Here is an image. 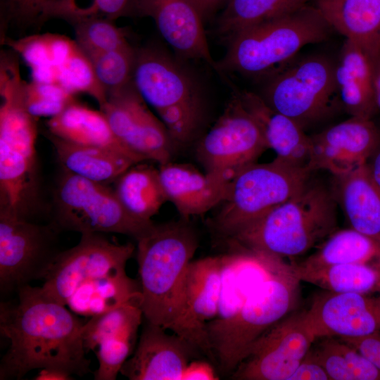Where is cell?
I'll return each mask as SVG.
<instances>
[{
	"label": "cell",
	"instance_id": "obj_11",
	"mask_svg": "<svg viewBox=\"0 0 380 380\" xmlns=\"http://www.w3.org/2000/svg\"><path fill=\"white\" fill-rule=\"evenodd\" d=\"M267 149L257 122L234 93L222 115L198 143L196 155L206 174L229 181Z\"/></svg>",
	"mask_w": 380,
	"mask_h": 380
},
{
	"label": "cell",
	"instance_id": "obj_47",
	"mask_svg": "<svg viewBox=\"0 0 380 380\" xmlns=\"http://www.w3.org/2000/svg\"><path fill=\"white\" fill-rule=\"evenodd\" d=\"M197 11L202 20L210 16L229 0H186Z\"/></svg>",
	"mask_w": 380,
	"mask_h": 380
},
{
	"label": "cell",
	"instance_id": "obj_39",
	"mask_svg": "<svg viewBox=\"0 0 380 380\" xmlns=\"http://www.w3.org/2000/svg\"><path fill=\"white\" fill-rule=\"evenodd\" d=\"M23 99L27 111L34 118L53 117L75 100L73 94L58 83L25 82Z\"/></svg>",
	"mask_w": 380,
	"mask_h": 380
},
{
	"label": "cell",
	"instance_id": "obj_4",
	"mask_svg": "<svg viewBox=\"0 0 380 380\" xmlns=\"http://www.w3.org/2000/svg\"><path fill=\"white\" fill-rule=\"evenodd\" d=\"M334 30L315 6L244 28L229 38L221 71L266 79L297 57L305 46L326 41Z\"/></svg>",
	"mask_w": 380,
	"mask_h": 380
},
{
	"label": "cell",
	"instance_id": "obj_21",
	"mask_svg": "<svg viewBox=\"0 0 380 380\" xmlns=\"http://www.w3.org/2000/svg\"><path fill=\"white\" fill-rule=\"evenodd\" d=\"M234 93L257 122L267 148L276 153V158L311 172L312 141L305 130L291 118L270 107L260 94L238 90Z\"/></svg>",
	"mask_w": 380,
	"mask_h": 380
},
{
	"label": "cell",
	"instance_id": "obj_24",
	"mask_svg": "<svg viewBox=\"0 0 380 380\" xmlns=\"http://www.w3.org/2000/svg\"><path fill=\"white\" fill-rule=\"evenodd\" d=\"M334 178L332 191L351 228L380 242V189L367 163Z\"/></svg>",
	"mask_w": 380,
	"mask_h": 380
},
{
	"label": "cell",
	"instance_id": "obj_31",
	"mask_svg": "<svg viewBox=\"0 0 380 380\" xmlns=\"http://www.w3.org/2000/svg\"><path fill=\"white\" fill-rule=\"evenodd\" d=\"M380 261V242L353 228L336 230L303 262L302 267Z\"/></svg>",
	"mask_w": 380,
	"mask_h": 380
},
{
	"label": "cell",
	"instance_id": "obj_50",
	"mask_svg": "<svg viewBox=\"0 0 380 380\" xmlns=\"http://www.w3.org/2000/svg\"><path fill=\"white\" fill-rule=\"evenodd\" d=\"M374 87L376 108L380 112V53L374 58Z\"/></svg>",
	"mask_w": 380,
	"mask_h": 380
},
{
	"label": "cell",
	"instance_id": "obj_45",
	"mask_svg": "<svg viewBox=\"0 0 380 380\" xmlns=\"http://www.w3.org/2000/svg\"><path fill=\"white\" fill-rule=\"evenodd\" d=\"M213 367L208 362L193 360L188 365L182 379H216Z\"/></svg>",
	"mask_w": 380,
	"mask_h": 380
},
{
	"label": "cell",
	"instance_id": "obj_16",
	"mask_svg": "<svg viewBox=\"0 0 380 380\" xmlns=\"http://www.w3.org/2000/svg\"><path fill=\"white\" fill-rule=\"evenodd\" d=\"M222 277L216 316L206 326L211 353L214 354L229 334L247 297L280 261L254 251L236 248L222 255Z\"/></svg>",
	"mask_w": 380,
	"mask_h": 380
},
{
	"label": "cell",
	"instance_id": "obj_17",
	"mask_svg": "<svg viewBox=\"0 0 380 380\" xmlns=\"http://www.w3.org/2000/svg\"><path fill=\"white\" fill-rule=\"evenodd\" d=\"M305 317L317 339L380 333V290L365 293L324 291L315 296Z\"/></svg>",
	"mask_w": 380,
	"mask_h": 380
},
{
	"label": "cell",
	"instance_id": "obj_42",
	"mask_svg": "<svg viewBox=\"0 0 380 380\" xmlns=\"http://www.w3.org/2000/svg\"><path fill=\"white\" fill-rule=\"evenodd\" d=\"M52 0H4L10 18L23 23H37L43 7Z\"/></svg>",
	"mask_w": 380,
	"mask_h": 380
},
{
	"label": "cell",
	"instance_id": "obj_44",
	"mask_svg": "<svg viewBox=\"0 0 380 380\" xmlns=\"http://www.w3.org/2000/svg\"><path fill=\"white\" fill-rule=\"evenodd\" d=\"M331 380L328 374L310 350L289 380Z\"/></svg>",
	"mask_w": 380,
	"mask_h": 380
},
{
	"label": "cell",
	"instance_id": "obj_12",
	"mask_svg": "<svg viewBox=\"0 0 380 380\" xmlns=\"http://www.w3.org/2000/svg\"><path fill=\"white\" fill-rule=\"evenodd\" d=\"M134 250L132 243H116L103 234H82L75 246L56 255L44 278L41 292L46 298L66 306L83 284L110 273L126 271Z\"/></svg>",
	"mask_w": 380,
	"mask_h": 380
},
{
	"label": "cell",
	"instance_id": "obj_5",
	"mask_svg": "<svg viewBox=\"0 0 380 380\" xmlns=\"http://www.w3.org/2000/svg\"><path fill=\"white\" fill-rule=\"evenodd\" d=\"M132 82L152 106L176 145L194 139L203 120L202 99L194 81L178 63L159 49L136 51Z\"/></svg>",
	"mask_w": 380,
	"mask_h": 380
},
{
	"label": "cell",
	"instance_id": "obj_37",
	"mask_svg": "<svg viewBox=\"0 0 380 380\" xmlns=\"http://www.w3.org/2000/svg\"><path fill=\"white\" fill-rule=\"evenodd\" d=\"M76 43L87 56L129 46L121 29L113 20L90 18L73 25Z\"/></svg>",
	"mask_w": 380,
	"mask_h": 380
},
{
	"label": "cell",
	"instance_id": "obj_48",
	"mask_svg": "<svg viewBox=\"0 0 380 380\" xmlns=\"http://www.w3.org/2000/svg\"><path fill=\"white\" fill-rule=\"evenodd\" d=\"M73 376L69 373L55 368H42L33 378L35 380H71Z\"/></svg>",
	"mask_w": 380,
	"mask_h": 380
},
{
	"label": "cell",
	"instance_id": "obj_19",
	"mask_svg": "<svg viewBox=\"0 0 380 380\" xmlns=\"http://www.w3.org/2000/svg\"><path fill=\"white\" fill-rule=\"evenodd\" d=\"M166 331L146 322L134 353L120 373L130 380L182 379L188 365L201 353L185 338Z\"/></svg>",
	"mask_w": 380,
	"mask_h": 380
},
{
	"label": "cell",
	"instance_id": "obj_20",
	"mask_svg": "<svg viewBox=\"0 0 380 380\" xmlns=\"http://www.w3.org/2000/svg\"><path fill=\"white\" fill-rule=\"evenodd\" d=\"M134 10L151 17L164 39L182 56L201 59L218 73L203 20L186 0H134Z\"/></svg>",
	"mask_w": 380,
	"mask_h": 380
},
{
	"label": "cell",
	"instance_id": "obj_23",
	"mask_svg": "<svg viewBox=\"0 0 380 380\" xmlns=\"http://www.w3.org/2000/svg\"><path fill=\"white\" fill-rule=\"evenodd\" d=\"M335 79L343 109L350 116L372 119L378 112L374 87V58L362 46L346 39L335 65Z\"/></svg>",
	"mask_w": 380,
	"mask_h": 380
},
{
	"label": "cell",
	"instance_id": "obj_34",
	"mask_svg": "<svg viewBox=\"0 0 380 380\" xmlns=\"http://www.w3.org/2000/svg\"><path fill=\"white\" fill-rule=\"evenodd\" d=\"M143 317L140 304L132 302L90 317L82 329L86 352L95 351L102 341L110 337L137 335Z\"/></svg>",
	"mask_w": 380,
	"mask_h": 380
},
{
	"label": "cell",
	"instance_id": "obj_15",
	"mask_svg": "<svg viewBox=\"0 0 380 380\" xmlns=\"http://www.w3.org/2000/svg\"><path fill=\"white\" fill-rule=\"evenodd\" d=\"M222 277V255L190 262L183 282L178 315L170 330L212 360L206 326L217 312Z\"/></svg>",
	"mask_w": 380,
	"mask_h": 380
},
{
	"label": "cell",
	"instance_id": "obj_14",
	"mask_svg": "<svg viewBox=\"0 0 380 380\" xmlns=\"http://www.w3.org/2000/svg\"><path fill=\"white\" fill-rule=\"evenodd\" d=\"M316 340L305 310L284 317L255 341L231 377L289 380Z\"/></svg>",
	"mask_w": 380,
	"mask_h": 380
},
{
	"label": "cell",
	"instance_id": "obj_40",
	"mask_svg": "<svg viewBox=\"0 0 380 380\" xmlns=\"http://www.w3.org/2000/svg\"><path fill=\"white\" fill-rule=\"evenodd\" d=\"M137 335H122L102 341L94 351L99 367L94 372L95 380H115L132 355Z\"/></svg>",
	"mask_w": 380,
	"mask_h": 380
},
{
	"label": "cell",
	"instance_id": "obj_46",
	"mask_svg": "<svg viewBox=\"0 0 380 380\" xmlns=\"http://www.w3.org/2000/svg\"><path fill=\"white\" fill-rule=\"evenodd\" d=\"M32 81L41 83H57L58 68L53 65L30 68Z\"/></svg>",
	"mask_w": 380,
	"mask_h": 380
},
{
	"label": "cell",
	"instance_id": "obj_30",
	"mask_svg": "<svg viewBox=\"0 0 380 380\" xmlns=\"http://www.w3.org/2000/svg\"><path fill=\"white\" fill-rule=\"evenodd\" d=\"M140 163L133 165L116 179L114 191L129 214L150 222L167 200L159 170Z\"/></svg>",
	"mask_w": 380,
	"mask_h": 380
},
{
	"label": "cell",
	"instance_id": "obj_28",
	"mask_svg": "<svg viewBox=\"0 0 380 380\" xmlns=\"http://www.w3.org/2000/svg\"><path fill=\"white\" fill-rule=\"evenodd\" d=\"M141 298L139 281L126 271L110 273L81 285L66 306L77 315L91 317Z\"/></svg>",
	"mask_w": 380,
	"mask_h": 380
},
{
	"label": "cell",
	"instance_id": "obj_25",
	"mask_svg": "<svg viewBox=\"0 0 380 380\" xmlns=\"http://www.w3.org/2000/svg\"><path fill=\"white\" fill-rule=\"evenodd\" d=\"M48 132L65 141L109 148L122 153L137 163L144 160L123 146L113 134L101 110L76 101L46 122Z\"/></svg>",
	"mask_w": 380,
	"mask_h": 380
},
{
	"label": "cell",
	"instance_id": "obj_36",
	"mask_svg": "<svg viewBox=\"0 0 380 380\" xmlns=\"http://www.w3.org/2000/svg\"><path fill=\"white\" fill-rule=\"evenodd\" d=\"M57 68V83L67 91L72 94L86 93L100 107L106 102L107 91L97 79L90 60L80 49Z\"/></svg>",
	"mask_w": 380,
	"mask_h": 380
},
{
	"label": "cell",
	"instance_id": "obj_35",
	"mask_svg": "<svg viewBox=\"0 0 380 380\" xmlns=\"http://www.w3.org/2000/svg\"><path fill=\"white\" fill-rule=\"evenodd\" d=\"M134 0H52L42 8L38 23L61 18L74 24L90 18L114 21L134 9Z\"/></svg>",
	"mask_w": 380,
	"mask_h": 380
},
{
	"label": "cell",
	"instance_id": "obj_22",
	"mask_svg": "<svg viewBox=\"0 0 380 380\" xmlns=\"http://www.w3.org/2000/svg\"><path fill=\"white\" fill-rule=\"evenodd\" d=\"M158 170L167 200L183 219L207 213L227 196L229 181L201 173L189 165L170 161Z\"/></svg>",
	"mask_w": 380,
	"mask_h": 380
},
{
	"label": "cell",
	"instance_id": "obj_51",
	"mask_svg": "<svg viewBox=\"0 0 380 380\" xmlns=\"http://www.w3.org/2000/svg\"><path fill=\"white\" fill-rule=\"evenodd\" d=\"M379 53H380V30H379V36H378L377 54H376V56H377Z\"/></svg>",
	"mask_w": 380,
	"mask_h": 380
},
{
	"label": "cell",
	"instance_id": "obj_33",
	"mask_svg": "<svg viewBox=\"0 0 380 380\" xmlns=\"http://www.w3.org/2000/svg\"><path fill=\"white\" fill-rule=\"evenodd\" d=\"M312 0H229L218 20V32L229 38L248 27L296 11Z\"/></svg>",
	"mask_w": 380,
	"mask_h": 380
},
{
	"label": "cell",
	"instance_id": "obj_3",
	"mask_svg": "<svg viewBox=\"0 0 380 380\" xmlns=\"http://www.w3.org/2000/svg\"><path fill=\"white\" fill-rule=\"evenodd\" d=\"M137 260L146 322L170 330L178 315L184 277L198 247L189 220L153 224L137 240Z\"/></svg>",
	"mask_w": 380,
	"mask_h": 380
},
{
	"label": "cell",
	"instance_id": "obj_9",
	"mask_svg": "<svg viewBox=\"0 0 380 380\" xmlns=\"http://www.w3.org/2000/svg\"><path fill=\"white\" fill-rule=\"evenodd\" d=\"M300 280L281 260L251 291L227 338L214 354L225 374H232L255 341L296 305Z\"/></svg>",
	"mask_w": 380,
	"mask_h": 380
},
{
	"label": "cell",
	"instance_id": "obj_18",
	"mask_svg": "<svg viewBox=\"0 0 380 380\" xmlns=\"http://www.w3.org/2000/svg\"><path fill=\"white\" fill-rule=\"evenodd\" d=\"M310 138V170L340 176L369 162L380 141V132L372 119L350 117Z\"/></svg>",
	"mask_w": 380,
	"mask_h": 380
},
{
	"label": "cell",
	"instance_id": "obj_13",
	"mask_svg": "<svg viewBox=\"0 0 380 380\" xmlns=\"http://www.w3.org/2000/svg\"><path fill=\"white\" fill-rule=\"evenodd\" d=\"M132 81L108 92L100 107L119 141L144 161H172L176 144L165 125L149 110Z\"/></svg>",
	"mask_w": 380,
	"mask_h": 380
},
{
	"label": "cell",
	"instance_id": "obj_32",
	"mask_svg": "<svg viewBox=\"0 0 380 380\" xmlns=\"http://www.w3.org/2000/svg\"><path fill=\"white\" fill-rule=\"evenodd\" d=\"M310 351L331 380H380V369L338 337L326 336Z\"/></svg>",
	"mask_w": 380,
	"mask_h": 380
},
{
	"label": "cell",
	"instance_id": "obj_41",
	"mask_svg": "<svg viewBox=\"0 0 380 380\" xmlns=\"http://www.w3.org/2000/svg\"><path fill=\"white\" fill-rule=\"evenodd\" d=\"M4 43L18 53L30 68L54 65L49 33L30 35L18 39L6 38Z\"/></svg>",
	"mask_w": 380,
	"mask_h": 380
},
{
	"label": "cell",
	"instance_id": "obj_38",
	"mask_svg": "<svg viewBox=\"0 0 380 380\" xmlns=\"http://www.w3.org/2000/svg\"><path fill=\"white\" fill-rule=\"evenodd\" d=\"M136 51L130 45L88 57L101 84L108 92L132 81Z\"/></svg>",
	"mask_w": 380,
	"mask_h": 380
},
{
	"label": "cell",
	"instance_id": "obj_27",
	"mask_svg": "<svg viewBox=\"0 0 380 380\" xmlns=\"http://www.w3.org/2000/svg\"><path fill=\"white\" fill-rule=\"evenodd\" d=\"M47 134L63 169L91 181L103 184L115 181L137 163L112 149L78 144Z\"/></svg>",
	"mask_w": 380,
	"mask_h": 380
},
{
	"label": "cell",
	"instance_id": "obj_7",
	"mask_svg": "<svg viewBox=\"0 0 380 380\" xmlns=\"http://www.w3.org/2000/svg\"><path fill=\"white\" fill-rule=\"evenodd\" d=\"M310 173L277 158L244 167L229 180L227 196L212 221L213 228L227 239L295 196L310 180Z\"/></svg>",
	"mask_w": 380,
	"mask_h": 380
},
{
	"label": "cell",
	"instance_id": "obj_6",
	"mask_svg": "<svg viewBox=\"0 0 380 380\" xmlns=\"http://www.w3.org/2000/svg\"><path fill=\"white\" fill-rule=\"evenodd\" d=\"M335 65L336 61L323 54L297 56L265 79L260 95L305 130L341 107Z\"/></svg>",
	"mask_w": 380,
	"mask_h": 380
},
{
	"label": "cell",
	"instance_id": "obj_1",
	"mask_svg": "<svg viewBox=\"0 0 380 380\" xmlns=\"http://www.w3.org/2000/svg\"><path fill=\"white\" fill-rule=\"evenodd\" d=\"M14 303L0 305L1 334L9 340L0 379H21L34 369L55 368L84 376L91 372L84 324L65 305L46 298L40 287L20 288Z\"/></svg>",
	"mask_w": 380,
	"mask_h": 380
},
{
	"label": "cell",
	"instance_id": "obj_8",
	"mask_svg": "<svg viewBox=\"0 0 380 380\" xmlns=\"http://www.w3.org/2000/svg\"><path fill=\"white\" fill-rule=\"evenodd\" d=\"M58 231L117 233L139 239L153 224L133 217L114 189L64 169L53 194V220Z\"/></svg>",
	"mask_w": 380,
	"mask_h": 380
},
{
	"label": "cell",
	"instance_id": "obj_49",
	"mask_svg": "<svg viewBox=\"0 0 380 380\" xmlns=\"http://www.w3.org/2000/svg\"><path fill=\"white\" fill-rule=\"evenodd\" d=\"M367 163L372 177L380 189V141Z\"/></svg>",
	"mask_w": 380,
	"mask_h": 380
},
{
	"label": "cell",
	"instance_id": "obj_43",
	"mask_svg": "<svg viewBox=\"0 0 380 380\" xmlns=\"http://www.w3.org/2000/svg\"><path fill=\"white\" fill-rule=\"evenodd\" d=\"M358 350L380 369V333L360 337H338Z\"/></svg>",
	"mask_w": 380,
	"mask_h": 380
},
{
	"label": "cell",
	"instance_id": "obj_2",
	"mask_svg": "<svg viewBox=\"0 0 380 380\" xmlns=\"http://www.w3.org/2000/svg\"><path fill=\"white\" fill-rule=\"evenodd\" d=\"M336 207L332 189L310 179L295 196L227 239L233 248L278 259L301 255L337 230Z\"/></svg>",
	"mask_w": 380,
	"mask_h": 380
},
{
	"label": "cell",
	"instance_id": "obj_10",
	"mask_svg": "<svg viewBox=\"0 0 380 380\" xmlns=\"http://www.w3.org/2000/svg\"><path fill=\"white\" fill-rule=\"evenodd\" d=\"M59 231L51 224H39L0 210V290L16 292L44 279L60 252Z\"/></svg>",
	"mask_w": 380,
	"mask_h": 380
},
{
	"label": "cell",
	"instance_id": "obj_29",
	"mask_svg": "<svg viewBox=\"0 0 380 380\" xmlns=\"http://www.w3.org/2000/svg\"><path fill=\"white\" fill-rule=\"evenodd\" d=\"M289 267L300 281L316 285L324 291L338 293H365L380 290V261L312 268L293 263Z\"/></svg>",
	"mask_w": 380,
	"mask_h": 380
},
{
	"label": "cell",
	"instance_id": "obj_26",
	"mask_svg": "<svg viewBox=\"0 0 380 380\" xmlns=\"http://www.w3.org/2000/svg\"><path fill=\"white\" fill-rule=\"evenodd\" d=\"M315 6L334 30L376 56L380 0H315Z\"/></svg>",
	"mask_w": 380,
	"mask_h": 380
}]
</instances>
